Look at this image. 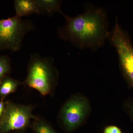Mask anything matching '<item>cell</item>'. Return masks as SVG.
Masks as SVG:
<instances>
[{
	"mask_svg": "<svg viewBox=\"0 0 133 133\" xmlns=\"http://www.w3.org/2000/svg\"><path fill=\"white\" fill-rule=\"evenodd\" d=\"M38 14L51 16L56 13H60L62 1L58 0H35Z\"/></svg>",
	"mask_w": 133,
	"mask_h": 133,
	"instance_id": "cell-7",
	"label": "cell"
},
{
	"mask_svg": "<svg viewBox=\"0 0 133 133\" xmlns=\"http://www.w3.org/2000/svg\"><path fill=\"white\" fill-rule=\"evenodd\" d=\"M131 111L132 114L133 115V106L131 108Z\"/></svg>",
	"mask_w": 133,
	"mask_h": 133,
	"instance_id": "cell-14",
	"label": "cell"
},
{
	"mask_svg": "<svg viewBox=\"0 0 133 133\" xmlns=\"http://www.w3.org/2000/svg\"><path fill=\"white\" fill-rule=\"evenodd\" d=\"M32 127L36 133H57L46 122L37 117L34 120Z\"/></svg>",
	"mask_w": 133,
	"mask_h": 133,
	"instance_id": "cell-10",
	"label": "cell"
},
{
	"mask_svg": "<svg viewBox=\"0 0 133 133\" xmlns=\"http://www.w3.org/2000/svg\"><path fill=\"white\" fill-rule=\"evenodd\" d=\"M88 109V101L83 97H74L69 99L61 112V118L66 131H73L80 125Z\"/></svg>",
	"mask_w": 133,
	"mask_h": 133,
	"instance_id": "cell-6",
	"label": "cell"
},
{
	"mask_svg": "<svg viewBox=\"0 0 133 133\" xmlns=\"http://www.w3.org/2000/svg\"><path fill=\"white\" fill-rule=\"evenodd\" d=\"M58 76L54 58L42 56L36 52L30 56L23 84L45 96L52 93L57 84Z\"/></svg>",
	"mask_w": 133,
	"mask_h": 133,
	"instance_id": "cell-2",
	"label": "cell"
},
{
	"mask_svg": "<svg viewBox=\"0 0 133 133\" xmlns=\"http://www.w3.org/2000/svg\"><path fill=\"white\" fill-rule=\"evenodd\" d=\"M107 40L116 50L120 66L128 81L133 86V45L128 33L122 28L116 16Z\"/></svg>",
	"mask_w": 133,
	"mask_h": 133,
	"instance_id": "cell-4",
	"label": "cell"
},
{
	"mask_svg": "<svg viewBox=\"0 0 133 133\" xmlns=\"http://www.w3.org/2000/svg\"><path fill=\"white\" fill-rule=\"evenodd\" d=\"M22 83L12 78L9 76L4 78L0 83V98L4 100L5 98L15 92Z\"/></svg>",
	"mask_w": 133,
	"mask_h": 133,
	"instance_id": "cell-9",
	"label": "cell"
},
{
	"mask_svg": "<svg viewBox=\"0 0 133 133\" xmlns=\"http://www.w3.org/2000/svg\"><path fill=\"white\" fill-rule=\"evenodd\" d=\"M35 28L31 21L16 15L0 20V52L5 50L13 52L19 50L25 35Z\"/></svg>",
	"mask_w": 133,
	"mask_h": 133,
	"instance_id": "cell-3",
	"label": "cell"
},
{
	"mask_svg": "<svg viewBox=\"0 0 133 133\" xmlns=\"http://www.w3.org/2000/svg\"><path fill=\"white\" fill-rule=\"evenodd\" d=\"M60 14L66 23L58 29L59 38L81 50L95 51L104 45L109 31L107 16L103 9L88 5L84 13L76 16Z\"/></svg>",
	"mask_w": 133,
	"mask_h": 133,
	"instance_id": "cell-1",
	"label": "cell"
},
{
	"mask_svg": "<svg viewBox=\"0 0 133 133\" xmlns=\"http://www.w3.org/2000/svg\"><path fill=\"white\" fill-rule=\"evenodd\" d=\"M14 7L15 15L22 17L34 14H38L35 0H15Z\"/></svg>",
	"mask_w": 133,
	"mask_h": 133,
	"instance_id": "cell-8",
	"label": "cell"
},
{
	"mask_svg": "<svg viewBox=\"0 0 133 133\" xmlns=\"http://www.w3.org/2000/svg\"><path fill=\"white\" fill-rule=\"evenodd\" d=\"M33 109L32 107L29 105L6 101L5 112L0 118L1 133L25 129L31 120L37 118L33 114Z\"/></svg>",
	"mask_w": 133,
	"mask_h": 133,
	"instance_id": "cell-5",
	"label": "cell"
},
{
	"mask_svg": "<svg viewBox=\"0 0 133 133\" xmlns=\"http://www.w3.org/2000/svg\"><path fill=\"white\" fill-rule=\"evenodd\" d=\"M104 133H123L120 129L115 126H109L104 130Z\"/></svg>",
	"mask_w": 133,
	"mask_h": 133,
	"instance_id": "cell-12",
	"label": "cell"
},
{
	"mask_svg": "<svg viewBox=\"0 0 133 133\" xmlns=\"http://www.w3.org/2000/svg\"><path fill=\"white\" fill-rule=\"evenodd\" d=\"M11 70V60L8 56L0 55V83L4 78L9 76Z\"/></svg>",
	"mask_w": 133,
	"mask_h": 133,
	"instance_id": "cell-11",
	"label": "cell"
},
{
	"mask_svg": "<svg viewBox=\"0 0 133 133\" xmlns=\"http://www.w3.org/2000/svg\"><path fill=\"white\" fill-rule=\"evenodd\" d=\"M0 133H1V129H0Z\"/></svg>",
	"mask_w": 133,
	"mask_h": 133,
	"instance_id": "cell-15",
	"label": "cell"
},
{
	"mask_svg": "<svg viewBox=\"0 0 133 133\" xmlns=\"http://www.w3.org/2000/svg\"><path fill=\"white\" fill-rule=\"evenodd\" d=\"M5 109H6V102H4V100H1L0 101V118L4 114Z\"/></svg>",
	"mask_w": 133,
	"mask_h": 133,
	"instance_id": "cell-13",
	"label": "cell"
}]
</instances>
